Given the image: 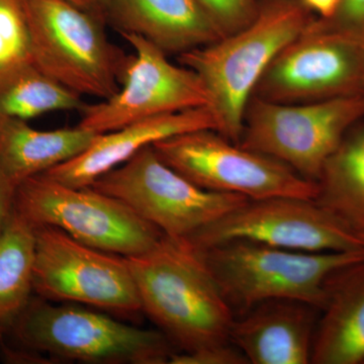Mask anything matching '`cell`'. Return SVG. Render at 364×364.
<instances>
[{
  "mask_svg": "<svg viewBox=\"0 0 364 364\" xmlns=\"http://www.w3.org/2000/svg\"><path fill=\"white\" fill-rule=\"evenodd\" d=\"M119 320L91 306L33 294L0 335V354L9 363H169L176 351L161 331Z\"/></svg>",
  "mask_w": 364,
  "mask_h": 364,
  "instance_id": "6da1fadb",
  "label": "cell"
},
{
  "mask_svg": "<svg viewBox=\"0 0 364 364\" xmlns=\"http://www.w3.org/2000/svg\"><path fill=\"white\" fill-rule=\"evenodd\" d=\"M126 259L143 315L174 348L193 352L231 342L234 311L188 242L165 236L156 247Z\"/></svg>",
  "mask_w": 364,
  "mask_h": 364,
  "instance_id": "7a4b0ae2",
  "label": "cell"
},
{
  "mask_svg": "<svg viewBox=\"0 0 364 364\" xmlns=\"http://www.w3.org/2000/svg\"><path fill=\"white\" fill-rule=\"evenodd\" d=\"M301 0H258L255 20L239 32L179 55L210 97L218 132L238 145L249 100L267 67L314 21Z\"/></svg>",
  "mask_w": 364,
  "mask_h": 364,
  "instance_id": "3957f363",
  "label": "cell"
},
{
  "mask_svg": "<svg viewBox=\"0 0 364 364\" xmlns=\"http://www.w3.org/2000/svg\"><path fill=\"white\" fill-rule=\"evenodd\" d=\"M196 250L235 316L270 299H296L320 310L333 273L364 259V249L303 252L248 241Z\"/></svg>",
  "mask_w": 364,
  "mask_h": 364,
  "instance_id": "277c9868",
  "label": "cell"
},
{
  "mask_svg": "<svg viewBox=\"0 0 364 364\" xmlns=\"http://www.w3.org/2000/svg\"><path fill=\"white\" fill-rule=\"evenodd\" d=\"M21 2L33 65L82 97L105 100L119 90L127 55L107 37L100 16L67 0Z\"/></svg>",
  "mask_w": 364,
  "mask_h": 364,
  "instance_id": "5b68a950",
  "label": "cell"
},
{
  "mask_svg": "<svg viewBox=\"0 0 364 364\" xmlns=\"http://www.w3.org/2000/svg\"><path fill=\"white\" fill-rule=\"evenodd\" d=\"M14 210L33 226L58 228L85 245L123 257L148 252L165 237L121 200L44 174L18 184Z\"/></svg>",
  "mask_w": 364,
  "mask_h": 364,
  "instance_id": "8992f818",
  "label": "cell"
},
{
  "mask_svg": "<svg viewBox=\"0 0 364 364\" xmlns=\"http://www.w3.org/2000/svg\"><path fill=\"white\" fill-rule=\"evenodd\" d=\"M363 117L364 93L291 105L252 95L238 145L274 158L317 182L328 158Z\"/></svg>",
  "mask_w": 364,
  "mask_h": 364,
  "instance_id": "52a82bcc",
  "label": "cell"
},
{
  "mask_svg": "<svg viewBox=\"0 0 364 364\" xmlns=\"http://www.w3.org/2000/svg\"><path fill=\"white\" fill-rule=\"evenodd\" d=\"M90 186L121 200L174 240H186L249 200L200 188L163 161L152 145Z\"/></svg>",
  "mask_w": 364,
  "mask_h": 364,
  "instance_id": "ba28073f",
  "label": "cell"
},
{
  "mask_svg": "<svg viewBox=\"0 0 364 364\" xmlns=\"http://www.w3.org/2000/svg\"><path fill=\"white\" fill-rule=\"evenodd\" d=\"M33 227V294L127 320L143 315L126 257L85 245L58 228Z\"/></svg>",
  "mask_w": 364,
  "mask_h": 364,
  "instance_id": "9c48e42d",
  "label": "cell"
},
{
  "mask_svg": "<svg viewBox=\"0 0 364 364\" xmlns=\"http://www.w3.org/2000/svg\"><path fill=\"white\" fill-rule=\"evenodd\" d=\"M161 160L196 186L248 200L289 196L315 200L317 182L267 155L245 149L213 129H200L153 144Z\"/></svg>",
  "mask_w": 364,
  "mask_h": 364,
  "instance_id": "30bf717a",
  "label": "cell"
},
{
  "mask_svg": "<svg viewBox=\"0 0 364 364\" xmlns=\"http://www.w3.org/2000/svg\"><path fill=\"white\" fill-rule=\"evenodd\" d=\"M363 93L364 36L315 18L275 57L252 95L291 105Z\"/></svg>",
  "mask_w": 364,
  "mask_h": 364,
  "instance_id": "8fae6325",
  "label": "cell"
},
{
  "mask_svg": "<svg viewBox=\"0 0 364 364\" xmlns=\"http://www.w3.org/2000/svg\"><path fill=\"white\" fill-rule=\"evenodd\" d=\"M184 241L198 250L231 241L303 252L364 249L358 235L315 200L289 196L249 200Z\"/></svg>",
  "mask_w": 364,
  "mask_h": 364,
  "instance_id": "7c38bea8",
  "label": "cell"
},
{
  "mask_svg": "<svg viewBox=\"0 0 364 364\" xmlns=\"http://www.w3.org/2000/svg\"><path fill=\"white\" fill-rule=\"evenodd\" d=\"M134 53L127 56L119 90L107 100L86 105L78 126L93 133L117 130L149 117L210 107L198 74L169 61L156 46L136 35H121Z\"/></svg>",
  "mask_w": 364,
  "mask_h": 364,
  "instance_id": "4fadbf2b",
  "label": "cell"
},
{
  "mask_svg": "<svg viewBox=\"0 0 364 364\" xmlns=\"http://www.w3.org/2000/svg\"><path fill=\"white\" fill-rule=\"evenodd\" d=\"M200 129H219L210 107L149 117L98 134L90 147L78 156L43 174L74 188L90 186L100 176L128 161L147 146Z\"/></svg>",
  "mask_w": 364,
  "mask_h": 364,
  "instance_id": "5bb4252c",
  "label": "cell"
},
{
  "mask_svg": "<svg viewBox=\"0 0 364 364\" xmlns=\"http://www.w3.org/2000/svg\"><path fill=\"white\" fill-rule=\"evenodd\" d=\"M317 306L270 299L235 316L230 341L252 364L311 363Z\"/></svg>",
  "mask_w": 364,
  "mask_h": 364,
  "instance_id": "9a60e30c",
  "label": "cell"
},
{
  "mask_svg": "<svg viewBox=\"0 0 364 364\" xmlns=\"http://www.w3.org/2000/svg\"><path fill=\"white\" fill-rule=\"evenodd\" d=\"M105 18L119 35L139 36L168 56L224 38L198 0H109Z\"/></svg>",
  "mask_w": 364,
  "mask_h": 364,
  "instance_id": "2e32d148",
  "label": "cell"
},
{
  "mask_svg": "<svg viewBox=\"0 0 364 364\" xmlns=\"http://www.w3.org/2000/svg\"><path fill=\"white\" fill-rule=\"evenodd\" d=\"M320 310L311 363H363L364 259L333 273Z\"/></svg>",
  "mask_w": 364,
  "mask_h": 364,
  "instance_id": "e0dca14e",
  "label": "cell"
},
{
  "mask_svg": "<svg viewBox=\"0 0 364 364\" xmlns=\"http://www.w3.org/2000/svg\"><path fill=\"white\" fill-rule=\"evenodd\" d=\"M98 134L81 128L42 131L28 121L0 117V168L14 186L68 162Z\"/></svg>",
  "mask_w": 364,
  "mask_h": 364,
  "instance_id": "ac0fdd59",
  "label": "cell"
},
{
  "mask_svg": "<svg viewBox=\"0 0 364 364\" xmlns=\"http://www.w3.org/2000/svg\"><path fill=\"white\" fill-rule=\"evenodd\" d=\"M358 124L325 162L314 200L355 234L364 232V124Z\"/></svg>",
  "mask_w": 364,
  "mask_h": 364,
  "instance_id": "d6986e66",
  "label": "cell"
},
{
  "mask_svg": "<svg viewBox=\"0 0 364 364\" xmlns=\"http://www.w3.org/2000/svg\"><path fill=\"white\" fill-rule=\"evenodd\" d=\"M35 227L14 210L0 237V335L11 329L33 296Z\"/></svg>",
  "mask_w": 364,
  "mask_h": 364,
  "instance_id": "ffe728a7",
  "label": "cell"
},
{
  "mask_svg": "<svg viewBox=\"0 0 364 364\" xmlns=\"http://www.w3.org/2000/svg\"><path fill=\"white\" fill-rule=\"evenodd\" d=\"M82 97L54 80L33 62L0 75V117L33 119L53 112L78 111Z\"/></svg>",
  "mask_w": 364,
  "mask_h": 364,
  "instance_id": "44dd1931",
  "label": "cell"
},
{
  "mask_svg": "<svg viewBox=\"0 0 364 364\" xmlns=\"http://www.w3.org/2000/svg\"><path fill=\"white\" fill-rule=\"evenodd\" d=\"M32 62L21 0H0V75Z\"/></svg>",
  "mask_w": 364,
  "mask_h": 364,
  "instance_id": "7402d4cb",
  "label": "cell"
},
{
  "mask_svg": "<svg viewBox=\"0 0 364 364\" xmlns=\"http://www.w3.org/2000/svg\"><path fill=\"white\" fill-rule=\"evenodd\" d=\"M224 37L250 25L258 13V0H198Z\"/></svg>",
  "mask_w": 364,
  "mask_h": 364,
  "instance_id": "603a6c76",
  "label": "cell"
},
{
  "mask_svg": "<svg viewBox=\"0 0 364 364\" xmlns=\"http://www.w3.org/2000/svg\"><path fill=\"white\" fill-rule=\"evenodd\" d=\"M233 343L215 345L193 352H174L169 364H248Z\"/></svg>",
  "mask_w": 364,
  "mask_h": 364,
  "instance_id": "cb8c5ba5",
  "label": "cell"
},
{
  "mask_svg": "<svg viewBox=\"0 0 364 364\" xmlns=\"http://www.w3.org/2000/svg\"><path fill=\"white\" fill-rule=\"evenodd\" d=\"M322 20L339 30L364 36V0H341L335 16Z\"/></svg>",
  "mask_w": 364,
  "mask_h": 364,
  "instance_id": "d4e9b609",
  "label": "cell"
},
{
  "mask_svg": "<svg viewBox=\"0 0 364 364\" xmlns=\"http://www.w3.org/2000/svg\"><path fill=\"white\" fill-rule=\"evenodd\" d=\"M16 186L0 168V237L6 231L14 213Z\"/></svg>",
  "mask_w": 364,
  "mask_h": 364,
  "instance_id": "484cf974",
  "label": "cell"
},
{
  "mask_svg": "<svg viewBox=\"0 0 364 364\" xmlns=\"http://www.w3.org/2000/svg\"><path fill=\"white\" fill-rule=\"evenodd\" d=\"M318 18L330 20L337 13L341 0H301Z\"/></svg>",
  "mask_w": 364,
  "mask_h": 364,
  "instance_id": "4316f807",
  "label": "cell"
},
{
  "mask_svg": "<svg viewBox=\"0 0 364 364\" xmlns=\"http://www.w3.org/2000/svg\"><path fill=\"white\" fill-rule=\"evenodd\" d=\"M67 1L104 18L105 6L109 0H67Z\"/></svg>",
  "mask_w": 364,
  "mask_h": 364,
  "instance_id": "83f0119b",
  "label": "cell"
},
{
  "mask_svg": "<svg viewBox=\"0 0 364 364\" xmlns=\"http://www.w3.org/2000/svg\"><path fill=\"white\" fill-rule=\"evenodd\" d=\"M358 235L359 241H360L361 245H363V247L364 248V232L363 233H358Z\"/></svg>",
  "mask_w": 364,
  "mask_h": 364,
  "instance_id": "f1b7e54d",
  "label": "cell"
}]
</instances>
